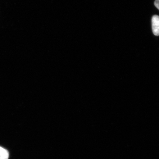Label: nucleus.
<instances>
[{
	"label": "nucleus",
	"instance_id": "nucleus-1",
	"mask_svg": "<svg viewBox=\"0 0 159 159\" xmlns=\"http://www.w3.org/2000/svg\"><path fill=\"white\" fill-rule=\"evenodd\" d=\"M152 28L153 33L156 36L159 35V16L155 15L152 18Z\"/></svg>",
	"mask_w": 159,
	"mask_h": 159
},
{
	"label": "nucleus",
	"instance_id": "nucleus-2",
	"mask_svg": "<svg viewBox=\"0 0 159 159\" xmlns=\"http://www.w3.org/2000/svg\"><path fill=\"white\" fill-rule=\"evenodd\" d=\"M9 157L8 151L0 147V159H8Z\"/></svg>",
	"mask_w": 159,
	"mask_h": 159
},
{
	"label": "nucleus",
	"instance_id": "nucleus-3",
	"mask_svg": "<svg viewBox=\"0 0 159 159\" xmlns=\"http://www.w3.org/2000/svg\"><path fill=\"white\" fill-rule=\"evenodd\" d=\"M155 6L159 10V0H156L154 2Z\"/></svg>",
	"mask_w": 159,
	"mask_h": 159
}]
</instances>
